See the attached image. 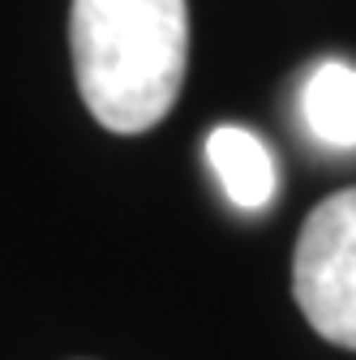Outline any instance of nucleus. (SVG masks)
I'll list each match as a JSON object with an SVG mask.
<instances>
[{
  "label": "nucleus",
  "instance_id": "f257e3e1",
  "mask_svg": "<svg viewBox=\"0 0 356 360\" xmlns=\"http://www.w3.org/2000/svg\"><path fill=\"white\" fill-rule=\"evenodd\" d=\"M69 48L82 103L112 133L155 129L185 82V0H73Z\"/></svg>",
  "mask_w": 356,
  "mask_h": 360
},
{
  "label": "nucleus",
  "instance_id": "f03ea898",
  "mask_svg": "<svg viewBox=\"0 0 356 360\" xmlns=\"http://www.w3.org/2000/svg\"><path fill=\"white\" fill-rule=\"evenodd\" d=\"M292 292L326 343L356 352V189L309 210L292 257Z\"/></svg>",
  "mask_w": 356,
  "mask_h": 360
},
{
  "label": "nucleus",
  "instance_id": "7ed1b4c3",
  "mask_svg": "<svg viewBox=\"0 0 356 360\" xmlns=\"http://www.w3.org/2000/svg\"><path fill=\"white\" fill-rule=\"evenodd\" d=\"M206 159H210V167H215V176H219V185H224L232 206H241V210L271 206L279 172H275V159H271V150H266V142L258 133H249L241 124L210 129Z\"/></svg>",
  "mask_w": 356,
  "mask_h": 360
},
{
  "label": "nucleus",
  "instance_id": "20e7f679",
  "mask_svg": "<svg viewBox=\"0 0 356 360\" xmlns=\"http://www.w3.org/2000/svg\"><path fill=\"white\" fill-rule=\"evenodd\" d=\"M300 116L322 146L356 150V69L343 60H322L305 77Z\"/></svg>",
  "mask_w": 356,
  "mask_h": 360
}]
</instances>
